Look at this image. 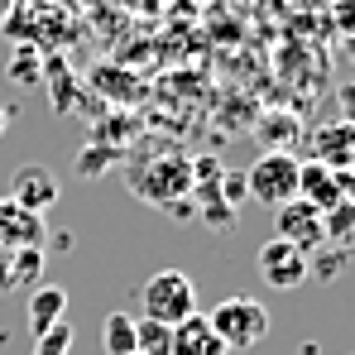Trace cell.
Returning <instances> with one entry per match:
<instances>
[{"label":"cell","mask_w":355,"mask_h":355,"mask_svg":"<svg viewBox=\"0 0 355 355\" xmlns=\"http://www.w3.org/2000/svg\"><path fill=\"white\" fill-rule=\"evenodd\" d=\"M101 346H106V355H135V317L130 312H106Z\"/></svg>","instance_id":"obj_14"},{"label":"cell","mask_w":355,"mask_h":355,"mask_svg":"<svg viewBox=\"0 0 355 355\" xmlns=\"http://www.w3.org/2000/svg\"><path fill=\"white\" fill-rule=\"evenodd\" d=\"M130 187L135 197L154 202V207H173L182 192H192V164L182 154H164V159H139L130 168Z\"/></svg>","instance_id":"obj_2"},{"label":"cell","mask_w":355,"mask_h":355,"mask_svg":"<svg viewBox=\"0 0 355 355\" xmlns=\"http://www.w3.org/2000/svg\"><path fill=\"white\" fill-rule=\"evenodd\" d=\"M34 355H72V327L58 322V327H49L44 336H34Z\"/></svg>","instance_id":"obj_16"},{"label":"cell","mask_w":355,"mask_h":355,"mask_svg":"<svg viewBox=\"0 0 355 355\" xmlns=\"http://www.w3.org/2000/svg\"><path fill=\"white\" fill-rule=\"evenodd\" d=\"M144 317L149 322H164V327H178V322H187L192 312H197V284L182 274V269H159L149 284H144Z\"/></svg>","instance_id":"obj_3"},{"label":"cell","mask_w":355,"mask_h":355,"mask_svg":"<svg viewBox=\"0 0 355 355\" xmlns=\"http://www.w3.org/2000/svg\"><path fill=\"white\" fill-rule=\"evenodd\" d=\"M116 154H120V149L92 144V149H82V154H77V173H106V164H111Z\"/></svg>","instance_id":"obj_18"},{"label":"cell","mask_w":355,"mask_h":355,"mask_svg":"<svg viewBox=\"0 0 355 355\" xmlns=\"http://www.w3.org/2000/svg\"><path fill=\"white\" fill-rule=\"evenodd\" d=\"M168 355H231V351L216 341V331L207 327V317L192 312L187 322L173 327V346H168Z\"/></svg>","instance_id":"obj_12"},{"label":"cell","mask_w":355,"mask_h":355,"mask_svg":"<svg viewBox=\"0 0 355 355\" xmlns=\"http://www.w3.org/2000/svg\"><path fill=\"white\" fill-rule=\"evenodd\" d=\"M0 293H10V254L0 250Z\"/></svg>","instance_id":"obj_20"},{"label":"cell","mask_w":355,"mask_h":355,"mask_svg":"<svg viewBox=\"0 0 355 355\" xmlns=\"http://www.w3.org/2000/svg\"><path fill=\"white\" fill-rule=\"evenodd\" d=\"M297 197L307 207H317V211H331L336 202H351V168L346 173H331L317 159L297 164Z\"/></svg>","instance_id":"obj_8"},{"label":"cell","mask_w":355,"mask_h":355,"mask_svg":"<svg viewBox=\"0 0 355 355\" xmlns=\"http://www.w3.org/2000/svg\"><path fill=\"white\" fill-rule=\"evenodd\" d=\"M19 10V0H0V24H10V15Z\"/></svg>","instance_id":"obj_21"},{"label":"cell","mask_w":355,"mask_h":355,"mask_svg":"<svg viewBox=\"0 0 355 355\" xmlns=\"http://www.w3.org/2000/svg\"><path fill=\"white\" fill-rule=\"evenodd\" d=\"M297 164L288 149H264L254 164H250V173H245V197H254V202H264L269 211L279 207V202H293L297 197Z\"/></svg>","instance_id":"obj_4"},{"label":"cell","mask_w":355,"mask_h":355,"mask_svg":"<svg viewBox=\"0 0 355 355\" xmlns=\"http://www.w3.org/2000/svg\"><path fill=\"white\" fill-rule=\"evenodd\" d=\"M312 159L331 173H346L355 164V130L346 120H331V125H317L312 135Z\"/></svg>","instance_id":"obj_10"},{"label":"cell","mask_w":355,"mask_h":355,"mask_svg":"<svg viewBox=\"0 0 355 355\" xmlns=\"http://www.w3.org/2000/svg\"><path fill=\"white\" fill-rule=\"evenodd\" d=\"M135 355H139V351H135Z\"/></svg>","instance_id":"obj_23"},{"label":"cell","mask_w":355,"mask_h":355,"mask_svg":"<svg viewBox=\"0 0 355 355\" xmlns=\"http://www.w3.org/2000/svg\"><path fill=\"white\" fill-rule=\"evenodd\" d=\"M168 346H173V327L149 322V317H135V351L139 355H168Z\"/></svg>","instance_id":"obj_15"},{"label":"cell","mask_w":355,"mask_h":355,"mask_svg":"<svg viewBox=\"0 0 355 355\" xmlns=\"http://www.w3.org/2000/svg\"><path fill=\"white\" fill-rule=\"evenodd\" d=\"M5 130H10V111L0 106V135H5Z\"/></svg>","instance_id":"obj_22"},{"label":"cell","mask_w":355,"mask_h":355,"mask_svg":"<svg viewBox=\"0 0 355 355\" xmlns=\"http://www.w3.org/2000/svg\"><path fill=\"white\" fill-rule=\"evenodd\" d=\"M0 250L15 254V250H44V216L15 207L10 197H0Z\"/></svg>","instance_id":"obj_9"},{"label":"cell","mask_w":355,"mask_h":355,"mask_svg":"<svg viewBox=\"0 0 355 355\" xmlns=\"http://www.w3.org/2000/svg\"><path fill=\"white\" fill-rule=\"evenodd\" d=\"M24 322H29V331H34V336H44L49 327H58V322H67V293H62L58 284H39V288L29 293V307H24Z\"/></svg>","instance_id":"obj_11"},{"label":"cell","mask_w":355,"mask_h":355,"mask_svg":"<svg viewBox=\"0 0 355 355\" xmlns=\"http://www.w3.org/2000/svg\"><path fill=\"white\" fill-rule=\"evenodd\" d=\"M293 130H297V125H293L288 116H284V120H274V116H269L264 125H259V135H264V144H269V139L279 135V149H284V139H293Z\"/></svg>","instance_id":"obj_19"},{"label":"cell","mask_w":355,"mask_h":355,"mask_svg":"<svg viewBox=\"0 0 355 355\" xmlns=\"http://www.w3.org/2000/svg\"><path fill=\"white\" fill-rule=\"evenodd\" d=\"M254 269H259V279L269 284V288H279V293H288V288H302L307 284V274H312V259L293 250L288 240H264L259 245V254H254Z\"/></svg>","instance_id":"obj_5"},{"label":"cell","mask_w":355,"mask_h":355,"mask_svg":"<svg viewBox=\"0 0 355 355\" xmlns=\"http://www.w3.org/2000/svg\"><path fill=\"white\" fill-rule=\"evenodd\" d=\"M44 284V250H15L10 254V293H34Z\"/></svg>","instance_id":"obj_13"},{"label":"cell","mask_w":355,"mask_h":355,"mask_svg":"<svg viewBox=\"0 0 355 355\" xmlns=\"http://www.w3.org/2000/svg\"><path fill=\"white\" fill-rule=\"evenodd\" d=\"M274 240H288L293 250H302L307 259L327 245V231H322V211L317 207H307L302 197L293 202H279L274 207Z\"/></svg>","instance_id":"obj_6"},{"label":"cell","mask_w":355,"mask_h":355,"mask_svg":"<svg viewBox=\"0 0 355 355\" xmlns=\"http://www.w3.org/2000/svg\"><path fill=\"white\" fill-rule=\"evenodd\" d=\"M207 327L216 331V341H221L226 351H250V346L264 341V331H269V312H264L259 297L236 293V297H226V302H216V307L207 312Z\"/></svg>","instance_id":"obj_1"},{"label":"cell","mask_w":355,"mask_h":355,"mask_svg":"<svg viewBox=\"0 0 355 355\" xmlns=\"http://www.w3.org/2000/svg\"><path fill=\"white\" fill-rule=\"evenodd\" d=\"M5 197H10L15 207H24V211L44 216L62 197V187H58V173H53V168H44V164H19V168L10 173V192H5Z\"/></svg>","instance_id":"obj_7"},{"label":"cell","mask_w":355,"mask_h":355,"mask_svg":"<svg viewBox=\"0 0 355 355\" xmlns=\"http://www.w3.org/2000/svg\"><path fill=\"white\" fill-rule=\"evenodd\" d=\"M39 67H44L39 49H29V44H24V49L15 53V62H10V77H15V82H29V87H34V82H39Z\"/></svg>","instance_id":"obj_17"}]
</instances>
